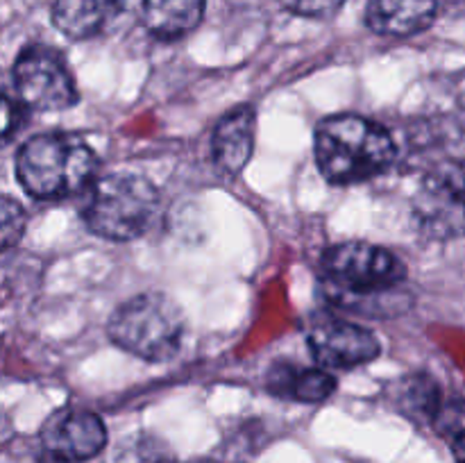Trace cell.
I'll return each instance as SVG.
<instances>
[{
    "label": "cell",
    "mask_w": 465,
    "mask_h": 463,
    "mask_svg": "<svg viewBox=\"0 0 465 463\" xmlns=\"http://www.w3.org/2000/svg\"><path fill=\"white\" fill-rule=\"evenodd\" d=\"M321 272L325 298L336 307L361 313H368V307L377 302L391 304L395 289L407 277L398 254L363 241H348L327 250L321 259Z\"/></svg>",
    "instance_id": "obj_1"
},
{
    "label": "cell",
    "mask_w": 465,
    "mask_h": 463,
    "mask_svg": "<svg viewBox=\"0 0 465 463\" xmlns=\"http://www.w3.org/2000/svg\"><path fill=\"white\" fill-rule=\"evenodd\" d=\"M313 150L318 171L331 184L372 180L398 157L391 132L357 113H339L321 121Z\"/></svg>",
    "instance_id": "obj_2"
},
{
    "label": "cell",
    "mask_w": 465,
    "mask_h": 463,
    "mask_svg": "<svg viewBox=\"0 0 465 463\" xmlns=\"http://www.w3.org/2000/svg\"><path fill=\"white\" fill-rule=\"evenodd\" d=\"M98 175V157L75 134H36L16 154L18 184L39 200H64L89 189Z\"/></svg>",
    "instance_id": "obj_3"
},
{
    "label": "cell",
    "mask_w": 465,
    "mask_h": 463,
    "mask_svg": "<svg viewBox=\"0 0 465 463\" xmlns=\"http://www.w3.org/2000/svg\"><path fill=\"white\" fill-rule=\"evenodd\" d=\"M159 191L148 177L112 172L89 186L82 218L95 236L132 241L153 227L159 213Z\"/></svg>",
    "instance_id": "obj_4"
},
{
    "label": "cell",
    "mask_w": 465,
    "mask_h": 463,
    "mask_svg": "<svg viewBox=\"0 0 465 463\" xmlns=\"http://www.w3.org/2000/svg\"><path fill=\"white\" fill-rule=\"evenodd\" d=\"M184 330V313L163 293H143L127 300L107 322L109 339L145 361H168L175 357Z\"/></svg>",
    "instance_id": "obj_5"
},
{
    "label": "cell",
    "mask_w": 465,
    "mask_h": 463,
    "mask_svg": "<svg viewBox=\"0 0 465 463\" xmlns=\"http://www.w3.org/2000/svg\"><path fill=\"white\" fill-rule=\"evenodd\" d=\"M413 221L430 239L465 236V159H450L427 172L413 195Z\"/></svg>",
    "instance_id": "obj_6"
},
{
    "label": "cell",
    "mask_w": 465,
    "mask_h": 463,
    "mask_svg": "<svg viewBox=\"0 0 465 463\" xmlns=\"http://www.w3.org/2000/svg\"><path fill=\"white\" fill-rule=\"evenodd\" d=\"M14 86L36 112H62L77 103V84L62 54L48 45H27L14 62Z\"/></svg>",
    "instance_id": "obj_7"
},
{
    "label": "cell",
    "mask_w": 465,
    "mask_h": 463,
    "mask_svg": "<svg viewBox=\"0 0 465 463\" xmlns=\"http://www.w3.org/2000/svg\"><path fill=\"white\" fill-rule=\"evenodd\" d=\"M307 343L313 359L325 368H354L380 357L381 345L371 330L354 322L325 318L309 327Z\"/></svg>",
    "instance_id": "obj_8"
},
{
    "label": "cell",
    "mask_w": 465,
    "mask_h": 463,
    "mask_svg": "<svg viewBox=\"0 0 465 463\" xmlns=\"http://www.w3.org/2000/svg\"><path fill=\"white\" fill-rule=\"evenodd\" d=\"M39 438L44 452L54 461L75 463L95 457L104 448L107 429L95 413L64 409L44 422Z\"/></svg>",
    "instance_id": "obj_9"
},
{
    "label": "cell",
    "mask_w": 465,
    "mask_h": 463,
    "mask_svg": "<svg viewBox=\"0 0 465 463\" xmlns=\"http://www.w3.org/2000/svg\"><path fill=\"white\" fill-rule=\"evenodd\" d=\"M254 130H257V112L252 104H241L216 123L212 136V157L218 171L225 175H236L243 171L252 157Z\"/></svg>",
    "instance_id": "obj_10"
},
{
    "label": "cell",
    "mask_w": 465,
    "mask_h": 463,
    "mask_svg": "<svg viewBox=\"0 0 465 463\" xmlns=\"http://www.w3.org/2000/svg\"><path fill=\"white\" fill-rule=\"evenodd\" d=\"M436 12V0H371L366 23L375 34L413 36L434 23Z\"/></svg>",
    "instance_id": "obj_11"
},
{
    "label": "cell",
    "mask_w": 465,
    "mask_h": 463,
    "mask_svg": "<svg viewBox=\"0 0 465 463\" xmlns=\"http://www.w3.org/2000/svg\"><path fill=\"white\" fill-rule=\"evenodd\" d=\"M121 12V0H50V18L68 39L100 34Z\"/></svg>",
    "instance_id": "obj_12"
},
{
    "label": "cell",
    "mask_w": 465,
    "mask_h": 463,
    "mask_svg": "<svg viewBox=\"0 0 465 463\" xmlns=\"http://www.w3.org/2000/svg\"><path fill=\"white\" fill-rule=\"evenodd\" d=\"M207 0H139L141 23L159 39H177L200 25Z\"/></svg>",
    "instance_id": "obj_13"
},
{
    "label": "cell",
    "mask_w": 465,
    "mask_h": 463,
    "mask_svg": "<svg viewBox=\"0 0 465 463\" xmlns=\"http://www.w3.org/2000/svg\"><path fill=\"white\" fill-rule=\"evenodd\" d=\"M268 389L298 402H322L336 389V379L322 368H298L280 363L268 372Z\"/></svg>",
    "instance_id": "obj_14"
},
{
    "label": "cell",
    "mask_w": 465,
    "mask_h": 463,
    "mask_svg": "<svg viewBox=\"0 0 465 463\" xmlns=\"http://www.w3.org/2000/svg\"><path fill=\"white\" fill-rule=\"evenodd\" d=\"M395 407L409 418L431 420L440 407V390L427 375L404 377L395 389Z\"/></svg>",
    "instance_id": "obj_15"
},
{
    "label": "cell",
    "mask_w": 465,
    "mask_h": 463,
    "mask_svg": "<svg viewBox=\"0 0 465 463\" xmlns=\"http://www.w3.org/2000/svg\"><path fill=\"white\" fill-rule=\"evenodd\" d=\"M431 425L448 440L457 463H465V399L440 402L439 411L431 418Z\"/></svg>",
    "instance_id": "obj_16"
},
{
    "label": "cell",
    "mask_w": 465,
    "mask_h": 463,
    "mask_svg": "<svg viewBox=\"0 0 465 463\" xmlns=\"http://www.w3.org/2000/svg\"><path fill=\"white\" fill-rule=\"evenodd\" d=\"M27 227V213L21 202L0 195V252L14 248L23 239Z\"/></svg>",
    "instance_id": "obj_17"
},
{
    "label": "cell",
    "mask_w": 465,
    "mask_h": 463,
    "mask_svg": "<svg viewBox=\"0 0 465 463\" xmlns=\"http://www.w3.org/2000/svg\"><path fill=\"white\" fill-rule=\"evenodd\" d=\"M114 463H166V452L159 440L139 434L118 445Z\"/></svg>",
    "instance_id": "obj_18"
},
{
    "label": "cell",
    "mask_w": 465,
    "mask_h": 463,
    "mask_svg": "<svg viewBox=\"0 0 465 463\" xmlns=\"http://www.w3.org/2000/svg\"><path fill=\"white\" fill-rule=\"evenodd\" d=\"M289 12L307 18H325L339 12L345 0H282Z\"/></svg>",
    "instance_id": "obj_19"
},
{
    "label": "cell",
    "mask_w": 465,
    "mask_h": 463,
    "mask_svg": "<svg viewBox=\"0 0 465 463\" xmlns=\"http://www.w3.org/2000/svg\"><path fill=\"white\" fill-rule=\"evenodd\" d=\"M16 125H18L16 104H14L12 100L0 91V143H5V141L14 134Z\"/></svg>",
    "instance_id": "obj_20"
}]
</instances>
